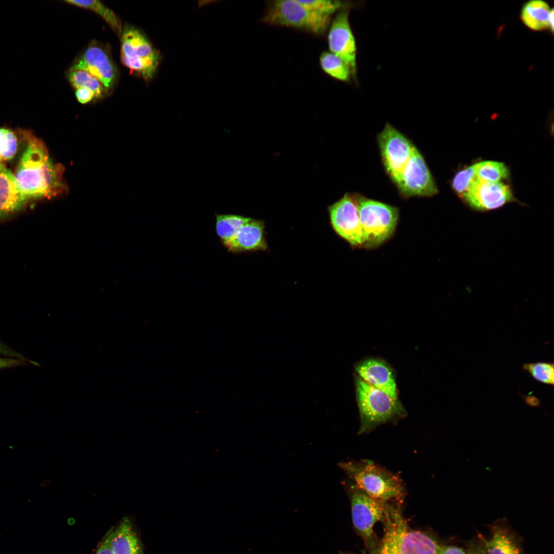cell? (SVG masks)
<instances>
[{"label": "cell", "instance_id": "1", "mask_svg": "<svg viewBox=\"0 0 554 554\" xmlns=\"http://www.w3.org/2000/svg\"><path fill=\"white\" fill-rule=\"evenodd\" d=\"M23 135L27 147L17 166L14 177L18 187L28 198L51 197L65 191L64 167L54 164L44 143L28 131Z\"/></svg>", "mask_w": 554, "mask_h": 554}, {"label": "cell", "instance_id": "2", "mask_svg": "<svg viewBox=\"0 0 554 554\" xmlns=\"http://www.w3.org/2000/svg\"><path fill=\"white\" fill-rule=\"evenodd\" d=\"M387 504L383 521L384 534L382 541L373 551L363 554H440L439 545L433 539L411 529L399 506Z\"/></svg>", "mask_w": 554, "mask_h": 554}, {"label": "cell", "instance_id": "3", "mask_svg": "<svg viewBox=\"0 0 554 554\" xmlns=\"http://www.w3.org/2000/svg\"><path fill=\"white\" fill-rule=\"evenodd\" d=\"M340 467L355 482L356 487L378 501H401L404 488L399 477L373 462L364 460L340 463Z\"/></svg>", "mask_w": 554, "mask_h": 554}, {"label": "cell", "instance_id": "4", "mask_svg": "<svg viewBox=\"0 0 554 554\" xmlns=\"http://www.w3.org/2000/svg\"><path fill=\"white\" fill-rule=\"evenodd\" d=\"M358 208L363 236V248L374 249L393 235L399 219L394 206L357 193Z\"/></svg>", "mask_w": 554, "mask_h": 554}, {"label": "cell", "instance_id": "5", "mask_svg": "<svg viewBox=\"0 0 554 554\" xmlns=\"http://www.w3.org/2000/svg\"><path fill=\"white\" fill-rule=\"evenodd\" d=\"M355 388L361 419L360 433L369 432L382 423L406 414L398 399H393L371 386L358 375L355 378Z\"/></svg>", "mask_w": 554, "mask_h": 554}, {"label": "cell", "instance_id": "6", "mask_svg": "<svg viewBox=\"0 0 554 554\" xmlns=\"http://www.w3.org/2000/svg\"><path fill=\"white\" fill-rule=\"evenodd\" d=\"M261 21L322 36L328 30L331 17L310 11L297 0H275L267 2Z\"/></svg>", "mask_w": 554, "mask_h": 554}, {"label": "cell", "instance_id": "7", "mask_svg": "<svg viewBox=\"0 0 554 554\" xmlns=\"http://www.w3.org/2000/svg\"><path fill=\"white\" fill-rule=\"evenodd\" d=\"M121 60L123 64L144 78L155 74L159 55L147 38L138 30L126 26L122 32Z\"/></svg>", "mask_w": 554, "mask_h": 554}, {"label": "cell", "instance_id": "8", "mask_svg": "<svg viewBox=\"0 0 554 554\" xmlns=\"http://www.w3.org/2000/svg\"><path fill=\"white\" fill-rule=\"evenodd\" d=\"M377 142L384 168L395 186L416 145L389 123L378 134Z\"/></svg>", "mask_w": 554, "mask_h": 554}, {"label": "cell", "instance_id": "9", "mask_svg": "<svg viewBox=\"0 0 554 554\" xmlns=\"http://www.w3.org/2000/svg\"><path fill=\"white\" fill-rule=\"evenodd\" d=\"M351 518L357 532L364 540L368 552L373 551L377 544L373 527L378 521H383L388 503L369 496L357 487L352 488Z\"/></svg>", "mask_w": 554, "mask_h": 554}, {"label": "cell", "instance_id": "10", "mask_svg": "<svg viewBox=\"0 0 554 554\" xmlns=\"http://www.w3.org/2000/svg\"><path fill=\"white\" fill-rule=\"evenodd\" d=\"M395 187L400 196L404 199L432 197L439 192L425 159L416 146Z\"/></svg>", "mask_w": 554, "mask_h": 554}, {"label": "cell", "instance_id": "11", "mask_svg": "<svg viewBox=\"0 0 554 554\" xmlns=\"http://www.w3.org/2000/svg\"><path fill=\"white\" fill-rule=\"evenodd\" d=\"M330 222L337 233L355 248H363L357 193H346L328 208Z\"/></svg>", "mask_w": 554, "mask_h": 554}, {"label": "cell", "instance_id": "12", "mask_svg": "<svg viewBox=\"0 0 554 554\" xmlns=\"http://www.w3.org/2000/svg\"><path fill=\"white\" fill-rule=\"evenodd\" d=\"M350 7L338 11L328 30L330 52L341 58L349 68L352 77L357 74V46L349 21Z\"/></svg>", "mask_w": 554, "mask_h": 554}, {"label": "cell", "instance_id": "13", "mask_svg": "<svg viewBox=\"0 0 554 554\" xmlns=\"http://www.w3.org/2000/svg\"><path fill=\"white\" fill-rule=\"evenodd\" d=\"M472 209L484 212L500 208L513 202L509 186L502 182H490L476 178L461 197Z\"/></svg>", "mask_w": 554, "mask_h": 554}, {"label": "cell", "instance_id": "14", "mask_svg": "<svg viewBox=\"0 0 554 554\" xmlns=\"http://www.w3.org/2000/svg\"><path fill=\"white\" fill-rule=\"evenodd\" d=\"M70 70H81L95 77L107 89L111 88L116 77L114 65L108 54L96 45L89 46Z\"/></svg>", "mask_w": 554, "mask_h": 554}, {"label": "cell", "instance_id": "15", "mask_svg": "<svg viewBox=\"0 0 554 554\" xmlns=\"http://www.w3.org/2000/svg\"><path fill=\"white\" fill-rule=\"evenodd\" d=\"M355 370L366 383L393 399H398L395 378L391 369L384 362L369 359L358 364Z\"/></svg>", "mask_w": 554, "mask_h": 554}, {"label": "cell", "instance_id": "16", "mask_svg": "<svg viewBox=\"0 0 554 554\" xmlns=\"http://www.w3.org/2000/svg\"><path fill=\"white\" fill-rule=\"evenodd\" d=\"M224 246L232 253L266 249L263 223L250 218Z\"/></svg>", "mask_w": 554, "mask_h": 554}, {"label": "cell", "instance_id": "17", "mask_svg": "<svg viewBox=\"0 0 554 554\" xmlns=\"http://www.w3.org/2000/svg\"><path fill=\"white\" fill-rule=\"evenodd\" d=\"M105 540L114 554H144L141 542L128 517L123 519Z\"/></svg>", "mask_w": 554, "mask_h": 554}, {"label": "cell", "instance_id": "18", "mask_svg": "<svg viewBox=\"0 0 554 554\" xmlns=\"http://www.w3.org/2000/svg\"><path fill=\"white\" fill-rule=\"evenodd\" d=\"M28 199L18 187L14 175L6 168L0 173V218L19 209Z\"/></svg>", "mask_w": 554, "mask_h": 554}, {"label": "cell", "instance_id": "19", "mask_svg": "<svg viewBox=\"0 0 554 554\" xmlns=\"http://www.w3.org/2000/svg\"><path fill=\"white\" fill-rule=\"evenodd\" d=\"M553 9L541 0H532L523 7L521 19L525 25L534 30H541L549 28V19Z\"/></svg>", "mask_w": 554, "mask_h": 554}, {"label": "cell", "instance_id": "20", "mask_svg": "<svg viewBox=\"0 0 554 554\" xmlns=\"http://www.w3.org/2000/svg\"><path fill=\"white\" fill-rule=\"evenodd\" d=\"M486 554H522L515 540L504 529H496L486 542Z\"/></svg>", "mask_w": 554, "mask_h": 554}, {"label": "cell", "instance_id": "21", "mask_svg": "<svg viewBox=\"0 0 554 554\" xmlns=\"http://www.w3.org/2000/svg\"><path fill=\"white\" fill-rule=\"evenodd\" d=\"M250 218L232 214H215V231L223 245L230 241Z\"/></svg>", "mask_w": 554, "mask_h": 554}, {"label": "cell", "instance_id": "22", "mask_svg": "<svg viewBox=\"0 0 554 554\" xmlns=\"http://www.w3.org/2000/svg\"><path fill=\"white\" fill-rule=\"evenodd\" d=\"M320 64L322 70L334 78L343 82H348L352 77L349 68L339 56L330 52L324 51L320 57Z\"/></svg>", "mask_w": 554, "mask_h": 554}, {"label": "cell", "instance_id": "23", "mask_svg": "<svg viewBox=\"0 0 554 554\" xmlns=\"http://www.w3.org/2000/svg\"><path fill=\"white\" fill-rule=\"evenodd\" d=\"M477 178L490 182H500L509 176V170L501 162L486 161L473 165Z\"/></svg>", "mask_w": 554, "mask_h": 554}, {"label": "cell", "instance_id": "24", "mask_svg": "<svg viewBox=\"0 0 554 554\" xmlns=\"http://www.w3.org/2000/svg\"><path fill=\"white\" fill-rule=\"evenodd\" d=\"M68 78L75 89L85 88L91 91L95 97H101L107 89L101 82L90 73L81 70H70Z\"/></svg>", "mask_w": 554, "mask_h": 554}, {"label": "cell", "instance_id": "25", "mask_svg": "<svg viewBox=\"0 0 554 554\" xmlns=\"http://www.w3.org/2000/svg\"><path fill=\"white\" fill-rule=\"evenodd\" d=\"M79 7L91 10L100 15L116 32L122 33L121 24L115 14L101 2L92 1H64Z\"/></svg>", "mask_w": 554, "mask_h": 554}, {"label": "cell", "instance_id": "26", "mask_svg": "<svg viewBox=\"0 0 554 554\" xmlns=\"http://www.w3.org/2000/svg\"><path fill=\"white\" fill-rule=\"evenodd\" d=\"M308 10L317 14L331 17L341 9L350 7V4L339 1L331 0H297Z\"/></svg>", "mask_w": 554, "mask_h": 554}, {"label": "cell", "instance_id": "27", "mask_svg": "<svg viewBox=\"0 0 554 554\" xmlns=\"http://www.w3.org/2000/svg\"><path fill=\"white\" fill-rule=\"evenodd\" d=\"M523 369L535 380L541 383L553 385L554 383V365L547 362L526 363Z\"/></svg>", "mask_w": 554, "mask_h": 554}, {"label": "cell", "instance_id": "28", "mask_svg": "<svg viewBox=\"0 0 554 554\" xmlns=\"http://www.w3.org/2000/svg\"><path fill=\"white\" fill-rule=\"evenodd\" d=\"M477 178L474 165L458 171L451 182V188L461 197L466 192L472 182Z\"/></svg>", "mask_w": 554, "mask_h": 554}, {"label": "cell", "instance_id": "29", "mask_svg": "<svg viewBox=\"0 0 554 554\" xmlns=\"http://www.w3.org/2000/svg\"><path fill=\"white\" fill-rule=\"evenodd\" d=\"M17 148V138L9 129L0 128V157L9 160L15 155Z\"/></svg>", "mask_w": 554, "mask_h": 554}, {"label": "cell", "instance_id": "30", "mask_svg": "<svg viewBox=\"0 0 554 554\" xmlns=\"http://www.w3.org/2000/svg\"><path fill=\"white\" fill-rule=\"evenodd\" d=\"M75 93L77 100L82 104L87 103L95 97L91 91L83 88L76 89Z\"/></svg>", "mask_w": 554, "mask_h": 554}, {"label": "cell", "instance_id": "31", "mask_svg": "<svg viewBox=\"0 0 554 554\" xmlns=\"http://www.w3.org/2000/svg\"><path fill=\"white\" fill-rule=\"evenodd\" d=\"M24 361L19 358H0V369L19 366Z\"/></svg>", "mask_w": 554, "mask_h": 554}, {"label": "cell", "instance_id": "32", "mask_svg": "<svg viewBox=\"0 0 554 554\" xmlns=\"http://www.w3.org/2000/svg\"><path fill=\"white\" fill-rule=\"evenodd\" d=\"M438 550L440 554H467L463 549L455 546L439 545Z\"/></svg>", "mask_w": 554, "mask_h": 554}, {"label": "cell", "instance_id": "33", "mask_svg": "<svg viewBox=\"0 0 554 554\" xmlns=\"http://www.w3.org/2000/svg\"><path fill=\"white\" fill-rule=\"evenodd\" d=\"M522 398L526 404L530 407H538L541 405L540 399L535 395H524Z\"/></svg>", "mask_w": 554, "mask_h": 554}, {"label": "cell", "instance_id": "34", "mask_svg": "<svg viewBox=\"0 0 554 554\" xmlns=\"http://www.w3.org/2000/svg\"><path fill=\"white\" fill-rule=\"evenodd\" d=\"M95 554H114L111 549L108 545L106 541L105 540L104 542L100 545L99 547L96 550Z\"/></svg>", "mask_w": 554, "mask_h": 554}, {"label": "cell", "instance_id": "35", "mask_svg": "<svg viewBox=\"0 0 554 554\" xmlns=\"http://www.w3.org/2000/svg\"><path fill=\"white\" fill-rule=\"evenodd\" d=\"M467 554H486L485 549L483 550L477 546H472L468 550Z\"/></svg>", "mask_w": 554, "mask_h": 554}, {"label": "cell", "instance_id": "36", "mask_svg": "<svg viewBox=\"0 0 554 554\" xmlns=\"http://www.w3.org/2000/svg\"><path fill=\"white\" fill-rule=\"evenodd\" d=\"M8 352V347L0 343V354H6Z\"/></svg>", "mask_w": 554, "mask_h": 554}, {"label": "cell", "instance_id": "37", "mask_svg": "<svg viewBox=\"0 0 554 554\" xmlns=\"http://www.w3.org/2000/svg\"><path fill=\"white\" fill-rule=\"evenodd\" d=\"M6 168L5 165L2 163V160L0 157V173H2Z\"/></svg>", "mask_w": 554, "mask_h": 554}]
</instances>
